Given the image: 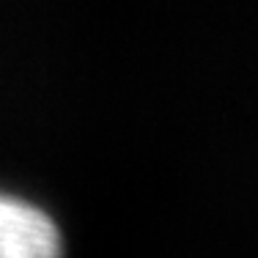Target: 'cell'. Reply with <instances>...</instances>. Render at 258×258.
Masks as SVG:
<instances>
[{"instance_id": "6da1fadb", "label": "cell", "mask_w": 258, "mask_h": 258, "mask_svg": "<svg viewBox=\"0 0 258 258\" xmlns=\"http://www.w3.org/2000/svg\"><path fill=\"white\" fill-rule=\"evenodd\" d=\"M0 258H66L52 214L6 189H0Z\"/></svg>"}]
</instances>
